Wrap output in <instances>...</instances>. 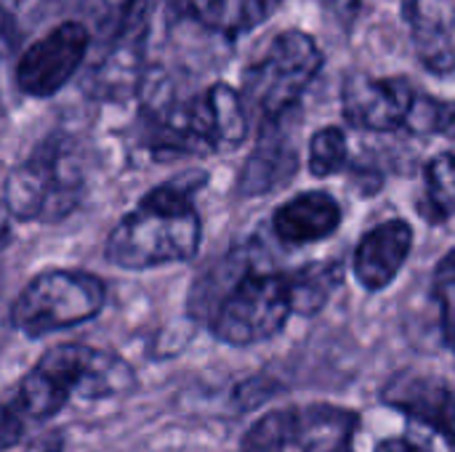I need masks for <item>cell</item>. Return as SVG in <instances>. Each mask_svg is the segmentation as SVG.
Returning a JSON list of instances; mask_svg holds the SVG:
<instances>
[{"label":"cell","instance_id":"6da1fadb","mask_svg":"<svg viewBox=\"0 0 455 452\" xmlns=\"http://www.w3.org/2000/svg\"><path fill=\"white\" fill-rule=\"evenodd\" d=\"M203 181V173H192L155 186L117 221L107 237V258L131 272L195 258L203 226L192 194Z\"/></svg>","mask_w":455,"mask_h":452},{"label":"cell","instance_id":"7a4b0ae2","mask_svg":"<svg viewBox=\"0 0 455 452\" xmlns=\"http://www.w3.org/2000/svg\"><path fill=\"white\" fill-rule=\"evenodd\" d=\"M136 386L133 368L115 352L83 344L48 349L21 378L13 405L27 421L59 416L69 400H112Z\"/></svg>","mask_w":455,"mask_h":452},{"label":"cell","instance_id":"3957f363","mask_svg":"<svg viewBox=\"0 0 455 452\" xmlns=\"http://www.w3.org/2000/svg\"><path fill=\"white\" fill-rule=\"evenodd\" d=\"M323 69V51L312 35L283 29L269 37L243 69V91L248 107L264 125L285 120Z\"/></svg>","mask_w":455,"mask_h":452},{"label":"cell","instance_id":"277c9868","mask_svg":"<svg viewBox=\"0 0 455 452\" xmlns=\"http://www.w3.org/2000/svg\"><path fill=\"white\" fill-rule=\"evenodd\" d=\"M107 301L104 282L77 269H48L27 282L11 306V322L29 338H43L93 320Z\"/></svg>","mask_w":455,"mask_h":452},{"label":"cell","instance_id":"5b68a950","mask_svg":"<svg viewBox=\"0 0 455 452\" xmlns=\"http://www.w3.org/2000/svg\"><path fill=\"white\" fill-rule=\"evenodd\" d=\"M83 194L80 168L64 144H45L19 163L3 186L5 210L16 221H61Z\"/></svg>","mask_w":455,"mask_h":452},{"label":"cell","instance_id":"8992f818","mask_svg":"<svg viewBox=\"0 0 455 452\" xmlns=\"http://www.w3.org/2000/svg\"><path fill=\"white\" fill-rule=\"evenodd\" d=\"M291 314L288 277L251 272L219 301L211 314V330L227 346H253L277 336Z\"/></svg>","mask_w":455,"mask_h":452},{"label":"cell","instance_id":"52a82bcc","mask_svg":"<svg viewBox=\"0 0 455 452\" xmlns=\"http://www.w3.org/2000/svg\"><path fill=\"white\" fill-rule=\"evenodd\" d=\"M357 413L336 405L283 408L261 416L243 437L245 452H347Z\"/></svg>","mask_w":455,"mask_h":452},{"label":"cell","instance_id":"ba28073f","mask_svg":"<svg viewBox=\"0 0 455 452\" xmlns=\"http://www.w3.org/2000/svg\"><path fill=\"white\" fill-rule=\"evenodd\" d=\"M91 35L83 21H61L32 40L16 61V85L21 93L48 99L59 93L83 67Z\"/></svg>","mask_w":455,"mask_h":452},{"label":"cell","instance_id":"9c48e42d","mask_svg":"<svg viewBox=\"0 0 455 452\" xmlns=\"http://www.w3.org/2000/svg\"><path fill=\"white\" fill-rule=\"evenodd\" d=\"M419 91L405 77H373L352 72L341 85L344 117L363 131L392 133L408 128L416 109Z\"/></svg>","mask_w":455,"mask_h":452},{"label":"cell","instance_id":"30bf717a","mask_svg":"<svg viewBox=\"0 0 455 452\" xmlns=\"http://www.w3.org/2000/svg\"><path fill=\"white\" fill-rule=\"evenodd\" d=\"M381 400L443 437L455 450V386L451 381L429 373L403 370L384 384Z\"/></svg>","mask_w":455,"mask_h":452},{"label":"cell","instance_id":"8fae6325","mask_svg":"<svg viewBox=\"0 0 455 452\" xmlns=\"http://www.w3.org/2000/svg\"><path fill=\"white\" fill-rule=\"evenodd\" d=\"M189 123L203 152H235L251 128L245 99L227 83H213L189 99Z\"/></svg>","mask_w":455,"mask_h":452},{"label":"cell","instance_id":"7c38bea8","mask_svg":"<svg viewBox=\"0 0 455 452\" xmlns=\"http://www.w3.org/2000/svg\"><path fill=\"white\" fill-rule=\"evenodd\" d=\"M413 248V229L403 218L384 221L365 232L355 248L352 269L365 290H384L395 282Z\"/></svg>","mask_w":455,"mask_h":452},{"label":"cell","instance_id":"4fadbf2b","mask_svg":"<svg viewBox=\"0 0 455 452\" xmlns=\"http://www.w3.org/2000/svg\"><path fill=\"white\" fill-rule=\"evenodd\" d=\"M419 61L435 75L455 72V0H405Z\"/></svg>","mask_w":455,"mask_h":452},{"label":"cell","instance_id":"5bb4252c","mask_svg":"<svg viewBox=\"0 0 455 452\" xmlns=\"http://www.w3.org/2000/svg\"><path fill=\"white\" fill-rule=\"evenodd\" d=\"M341 226V208L328 192H304L283 202L272 216L275 234L288 245H312L328 240Z\"/></svg>","mask_w":455,"mask_h":452},{"label":"cell","instance_id":"9a60e30c","mask_svg":"<svg viewBox=\"0 0 455 452\" xmlns=\"http://www.w3.org/2000/svg\"><path fill=\"white\" fill-rule=\"evenodd\" d=\"M173 5L213 32L240 37L264 24L283 5V0H173Z\"/></svg>","mask_w":455,"mask_h":452},{"label":"cell","instance_id":"2e32d148","mask_svg":"<svg viewBox=\"0 0 455 452\" xmlns=\"http://www.w3.org/2000/svg\"><path fill=\"white\" fill-rule=\"evenodd\" d=\"M283 123V120H280ZM280 123H269L264 125L261 141L256 147V152L248 157L243 176H240V194H267L275 186H283L293 170H296V152L291 147V141L280 133Z\"/></svg>","mask_w":455,"mask_h":452},{"label":"cell","instance_id":"e0dca14e","mask_svg":"<svg viewBox=\"0 0 455 452\" xmlns=\"http://www.w3.org/2000/svg\"><path fill=\"white\" fill-rule=\"evenodd\" d=\"M341 282H344V266L339 261L309 264L299 269L296 274L288 277L293 314H301V317L317 314Z\"/></svg>","mask_w":455,"mask_h":452},{"label":"cell","instance_id":"ac0fdd59","mask_svg":"<svg viewBox=\"0 0 455 452\" xmlns=\"http://www.w3.org/2000/svg\"><path fill=\"white\" fill-rule=\"evenodd\" d=\"M427 202L429 213L437 218L455 216V155L445 152L429 160L427 170Z\"/></svg>","mask_w":455,"mask_h":452},{"label":"cell","instance_id":"d6986e66","mask_svg":"<svg viewBox=\"0 0 455 452\" xmlns=\"http://www.w3.org/2000/svg\"><path fill=\"white\" fill-rule=\"evenodd\" d=\"M349 160V144L347 133L339 125L320 128L309 141V170L317 178H328L339 173Z\"/></svg>","mask_w":455,"mask_h":452},{"label":"cell","instance_id":"ffe728a7","mask_svg":"<svg viewBox=\"0 0 455 452\" xmlns=\"http://www.w3.org/2000/svg\"><path fill=\"white\" fill-rule=\"evenodd\" d=\"M408 128L419 133H440V136L455 139V101H440V99L419 93Z\"/></svg>","mask_w":455,"mask_h":452},{"label":"cell","instance_id":"44dd1931","mask_svg":"<svg viewBox=\"0 0 455 452\" xmlns=\"http://www.w3.org/2000/svg\"><path fill=\"white\" fill-rule=\"evenodd\" d=\"M435 298L440 304V328L445 344L455 352V250H451L435 272Z\"/></svg>","mask_w":455,"mask_h":452},{"label":"cell","instance_id":"7402d4cb","mask_svg":"<svg viewBox=\"0 0 455 452\" xmlns=\"http://www.w3.org/2000/svg\"><path fill=\"white\" fill-rule=\"evenodd\" d=\"M24 426H27V418L16 410V405L8 400L5 408H3V448H13L21 434H24Z\"/></svg>","mask_w":455,"mask_h":452},{"label":"cell","instance_id":"603a6c76","mask_svg":"<svg viewBox=\"0 0 455 452\" xmlns=\"http://www.w3.org/2000/svg\"><path fill=\"white\" fill-rule=\"evenodd\" d=\"M376 452H432L427 450L424 445H416L405 437H392V440H384L376 445Z\"/></svg>","mask_w":455,"mask_h":452},{"label":"cell","instance_id":"cb8c5ba5","mask_svg":"<svg viewBox=\"0 0 455 452\" xmlns=\"http://www.w3.org/2000/svg\"><path fill=\"white\" fill-rule=\"evenodd\" d=\"M107 3L120 8V21L136 13H147V5H149V0H107Z\"/></svg>","mask_w":455,"mask_h":452},{"label":"cell","instance_id":"d4e9b609","mask_svg":"<svg viewBox=\"0 0 455 452\" xmlns=\"http://www.w3.org/2000/svg\"><path fill=\"white\" fill-rule=\"evenodd\" d=\"M5 3H8V5H13V8H24L29 0H5Z\"/></svg>","mask_w":455,"mask_h":452}]
</instances>
